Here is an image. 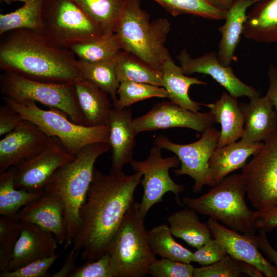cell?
<instances>
[{"label":"cell","mask_w":277,"mask_h":277,"mask_svg":"<svg viewBox=\"0 0 277 277\" xmlns=\"http://www.w3.org/2000/svg\"><path fill=\"white\" fill-rule=\"evenodd\" d=\"M142 177L140 172L127 175L122 170L108 174L94 169L71 251L81 252L86 262L97 260L108 252L134 201V192Z\"/></svg>","instance_id":"6da1fadb"},{"label":"cell","mask_w":277,"mask_h":277,"mask_svg":"<svg viewBox=\"0 0 277 277\" xmlns=\"http://www.w3.org/2000/svg\"><path fill=\"white\" fill-rule=\"evenodd\" d=\"M1 36L0 69L3 72L55 83H74L80 76L73 53L54 45L43 34L17 29Z\"/></svg>","instance_id":"7a4b0ae2"},{"label":"cell","mask_w":277,"mask_h":277,"mask_svg":"<svg viewBox=\"0 0 277 277\" xmlns=\"http://www.w3.org/2000/svg\"><path fill=\"white\" fill-rule=\"evenodd\" d=\"M110 149L107 143H95L83 148L74 159L52 175L44 190L58 196L64 206L66 239L63 250L69 248L81 226L80 212L84 203L94 171V164Z\"/></svg>","instance_id":"3957f363"},{"label":"cell","mask_w":277,"mask_h":277,"mask_svg":"<svg viewBox=\"0 0 277 277\" xmlns=\"http://www.w3.org/2000/svg\"><path fill=\"white\" fill-rule=\"evenodd\" d=\"M170 24L167 18L150 21L140 0H125L114 33L122 50L161 71L171 58L165 45Z\"/></svg>","instance_id":"277c9868"},{"label":"cell","mask_w":277,"mask_h":277,"mask_svg":"<svg viewBox=\"0 0 277 277\" xmlns=\"http://www.w3.org/2000/svg\"><path fill=\"white\" fill-rule=\"evenodd\" d=\"M247 189L241 173L228 175L204 194L195 198L185 197L183 202L197 213L214 219L239 232L254 234L255 211L247 206Z\"/></svg>","instance_id":"5b68a950"},{"label":"cell","mask_w":277,"mask_h":277,"mask_svg":"<svg viewBox=\"0 0 277 277\" xmlns=\"http://www.w3.org/2000/svg\"><path fill=\"white\" fill-rule=\"evenodd\" d=\"M140 212L134 201L127 210L108 250L114 277H144L157 259Z\"/></svg>","instance_id":"8992f818"},{"label":"cell","mask_w":277,"mask_h":277,"mask_svg":"<svg viewBox=\"0 0 277 277\" xmlns=\"http://www.w3.org/2000/svg\"><path fill=\"white\" fill-rule=\"evenodd\" d=\"M3 99L5 103L18 112L23 119L32 122L49 136L58 138L74 156L88 145L101 143L109 144V125H81L70 120L65 113L53 108L44 110L33 101H17L7 97Z\"/></svg>","instance_id":"52a82bcc"},{"label":"cell","mask_w":277,"mask_h":277,"mask_svg":"<svg viewBox=\"0 0 277 277\" xmlns=\"http://www.w3.org/2000/svg\"><path fill=\"white\" fill-rule=\"evenodd\" d=\"M3 97L15 101L39 102L60 110L74 122L86 126L80 108L73 83H55L37 81L18 74L3 72L0 76Z\"/></svg>","instance_id":"ba28073f"},{"label":"cell","mask_w":277,"mask_h":277,"mask_svg":"<svg viewBox=\"0 0 277 277\" xmlns=\"http://www.w3.org/2000/svg\"><path fill=\"white\" fill-rule=\"evenodd\" d=\"M42 34L67 49L106 35L72 0H44Z\"/></svg>","instance_id":"9c48e42d"},{"label":"cell","mask_w":277,"mask_h":277,"mask_svg":"<svg viewBox=\"0 0 277 277\" xmlns=\"http://www.w3.org/2000/svg\"><path fill=\"white\" fill-rule=\"evenodd\" d=\"M220 135V131L212 126L203 132L197 141L187 144L174 143L164 135L154 140V144L162 149L171 151L181 163L180 168L173 170L175 176L187 175L194 180L193 191L200 192L205 186L215 185L211 175L209 162L214 151Z\"/></svg>","instance_id":"30bf717a"},{"label":"cell","mask_w":277,"mask_h":277,"mask_svg":"<svg viewBox=\"0 0 277 277\" xmlns=\"http://www.w3.org/2000/svg\"><path fill=\"white\" fill-rule=\"evenodd\" d=\"M246 195L255 211L277 205V130L263 142L261 150L242 168Z\"/></svg>","instance_id":"8fae6325"},{"label":"cell","mask_w":277,"mask_h":277,"mask_svg":"<svg viewBox=\"0 0 277 277\" xmlns=\"http://www.w3.org/2000/svg\"><path fill=\"white\" fill-rule=\"evenodd\" d=\"M161 150L155 145L146 160H133L130 163L135 172H140L143 175V194L140 203V212L144 219L153 206L163 201L166 193L172 192L180 201L179 194L185 190L182 185L173 181L169 173L171 168L179 166V159L176 155L164 157Z\"/></svg>","instance_id":"7c38bea8"},{"label":"cell","mask_w":277,"mask_h":277,"mask_svg":"<svg viewBox=\"0 0 277 277\" xmlns=\"http://www.w3.org/2000/svg\"><path fill=\"white\" fill-rule=\"evenodd\" d=\"M74 157L58 138L51 137L43 150L14 167L15 187L32 192L44 190L55 172Z\"/></svg>","instance_id":"4fadbf2b"},{"label":"cell","mask_w":277,"mask_h":277,"mask_svg":"<svg viewBox=\"0 0 277 277\" xmlns=\"http://www.w3.org/2000/svg\"><path fill=\"white\" fill-rule=\"evenodd\" d=\"M214 122L210 112L191 111L171 101L157 103L148 112L133 120L136 134L176 127L189 128L203 133Z\"/></svg>","instance_id":"5bb4252c"},{"label":"cell","mask_w":277,"mask_h":277,"mask_svg":"<svg viewBox=\"0 0 277 277\" xmlns=\"http://www.w3.org/2000/svg\"><path fill=\"white\" fill-rule=\"evenodd\" d=\"M50 137L35 124L23 119L0 140V173L40 152Z\"/></svg>","instance_id":"9a60e30c"},{"label":"cell","mask_w":277,"mask_h":277,"mask_svg":"<svg viewBox=\"0 0 277 277\" xmlns=\"http://www.w3.org/2000/svg\"><path fill=\"white\" fill-rule=\"evenodd\" d=\"M177 59L185 74L197 73L208 75L236 98L246 96L250 99L261 96L255 88L239 79L230 66L222 64L215 52H207L192 57L183 50L177 55Z\"/></svg>","instance_id":"2e32d148"},{"label":"cell","mask_w":277,"mask_h":277,"mask_svg":"<svg viewBox=\"0 0 277 277\" xmlns=\"http://www.w3.org/2000/svg\"><path fill=\"white\" fill-rule=\"evenodd\" d=\"M207 223L212 237L222 245L228 254L253 266L265 276L277 277V268L262 255L253 234L239 232L211 218H209Z\"/></svg>","instance_id":"e0dca14e"},{"label":"cell","mask_w":277,"mask_h":277,"mask_svg":"<svg viewBox=\"0 0 277 277\" xmlns=\"http://www.w3.org/2000/svg\"><path fill=\"white\" fill-rule=\"evenodd\" d=\"M23 223L35 224L52 233L58 244H64L66 239L64 206L57 195L44 190L37 199L23 207L17 213Z\"/></svg>","instance_id":"ac0fdd59"},{"label":"cell","mask_w":277,"mask_h":277,"mask_svg":"<svg viewBox=\"0 0 277 277\" xmlns=\"http://www.w3.org/2000/svg\"><path fill=\"white\" fill-rule=\"evenodd\" d=\"M58 244L52 233L35 224L22 222L20 235L5 271L15 270L34 261L55 254Z\"/></svg>","instance_id":"d6986e66"},{"label":"cell","mask_w":277,"mask_h":277,"mask_svg":"<svg viewBox=\"0 0 277 277\" xmlns=\"http://www.w3.org/2000/svg\"><path fill=\"white\" fill-rule=\"evenodd\" d=\"M130 107L118 109L113 107L110 116L109 145L111 151L110 172L122 171L133 160L136 135Z\"/></svg>","instance_id":"ffe728a7"},{"label":"cell","mask_w":277,"mask_h":277,"mask_svg":"<svg viewBox=\"0 0 277 277\" xmlns=\"http://www.w3.org/2000/svg\"><path fill=\"white\" fill-rule=\"evenodd\" d=\"M244 115V132L241 140L248 143L263 142L277 130V111L265 95L240 103Z\"/></svg>","instance_id":"44dd1931"},{"label":"cell","mask_w":277,"mask_h":277,"mask_svg":"<svg viewBox=\"0 0 277 277\" xmlns=\"http://www.w3.org/2000/svg\"><path fill=\"white\" fill-rule=\"evenodd\" d=\"M77 100L86 126L108 125L113 102L101 88L80 76L73 83Z\"/></svg>","instance_id":"7402d4cb"},{"label":"cell","mask_w":277,"mask_h":277,"mask_svg":"<svg viewBox=\"0 0 277 277\" xmlns=\"http://www.w3.org/2000/svg\"><path fill=\"white\" fill-rule=\"evenodd\" d=\"M204 105L209 108L214 122L221 126L217 148L243 137L245 118L237 98L226 91L215 102Z\"/></svg>","instance_id":"603a6c76"},{"label":"cell","mask_w":277,"mask_h":277,"mask_svg":"<svg viewBox=\"0 0 277 277\" xmlns=\"http://www.w3.org/2000/svg\"><path fill=\"white\" fill-rule=\"evenodd\" d=\"M263 143H248L242 140L216 148L209 167L212 180L217 183L231 172L242 169L248 157L258 153Z\"/></svg>","instance_id":"cb8c5ba5"},{"label":"cell","mask_w":277,"mask_h":277,"mask_svg":"<svg viewBox=\"0 0 277 277\" xmlns=\"http://www.w3.org/2000/svg\"><path fill=\"white\" fill-rule=\"evenodd\" d=\"M261 0H237L226 12L225 22L219 27L221 38L217 53L220 62L227 66L234 58L235 49L247 19L248 8Z\"/></svg>","instance_id":"d4e9b609"},{"label":"cell","mask_w":277,"mask_h":277,"mask_svg":"<svg viewBox=\"0 0 277 277\" xmlns=\"http://www.w3.org/2000/svg\"><path fill=\"white\" fill-rule=\"evenodd\" d=\"M247 15L243 35L259 43H277V0H261Z\"/></svg>","instance_id":"484cf974"},{"label":"cell","mask_w":277,"mask_h":277,"mask_svg":"<svg viewBox=\"0 0 277 277\" xmlns=\"http://www.w3.org/2000/svg\"><path fill=\"white\" fill-rule=\"evenodd\" d=\"M161 72L163 87L167 91L170 101L191 111H199L201 109L202 104L190 97L189 89L193 85H206L207 83L188 76L172 58L165 62Z\"/></svg>","instance_id":"4316f807"},{"label":"cell","mask_w":277,"mask_h":277,"mask_svg":"<svg viewBox=\"0 0 277 277\" xmlns=\"http://www.w3.org/2000/svg\"><path fill=\"white\" fill-rule=\"evenodd\" d=\"M193 209L187 208L176 211L168 217L173 236L198 249L212 238L207 223L202 222Z\"/></svg>","instance_id":"83f0119b"},{"label":"cell","mask_w":277,"mask_h":277,"mask_svg":"<svg viewBox=\"0 0 277 277\" xmlns=\"http://www.w3.org/2000/svg\"><path fill=\"white\" fill-rule=\"evenodd\" d=\"M105 35L115 32L125 0H72Z\"/></svg>","instance_id":"f1b7e54d"},{"label":"cell","mask_w":277,"mask_h":277,"mask_svg":"<svg viewBox=\"0 0 277 277\" xmlns=\"http://www.w3.org/2000/svg\"><path fill=\"white\" fill-rule=\"evenodd\" d=\"M113 63L120 83L131 81L163 87L162 72L131 53L121 50L114 58Z\"/></svg>","instance_id":"f546056e"},{"label":"cell","mask_w":277,"mask_h":277,"mask_svg":"<svg viewBox=\"0 0 277 277\" xmlns=\"http://www.w3.org/2000/svg\"><path fill=\"white\" fill-rule=\"evenodd\" d=\"M15 169L11 167L0 173V214L17 216L18 211L25 205L38 197L44 190L37 192L18 189L14 184Z\"/></svg>","instance_id":"4dcf8cb0"},{"label":"cell","mask_w":277,"mask_h":277,"mask_svg":"<svg viewBox=\"0 0 277 277\" xmlns=\"http://www.w3.org/2000/svg\"><path fill=\"white\" fill-rule=\"evenodd\" d=\"M44 0L24 3L13 12L0 14V35L17 29H27L42 34Z\"/></svg>","instance_id":"1f68e13d"},{"label":"cell","mask_w":277,"mask_h":277,"mask_svg":"<svg viewBox=\"0 0 277 277\" xmlns=\"http://www.w3.org/2000/svg\"><path fill=\"white\" fill-rule=\"evenodd\" d=\"M75 66L80 76L107 93L114 105L117 101V91L120 83L116 76L113 60L91 63L76 59Z\"/></svg>","instance_id":"d6a6232c"},{"label":"cell","mask_w":277,"mask_h":277,"mask_svg":"<svg viewBox=\"0 0 277 277\" xmlns=\"http://www.w3.org/2000/svg\"><path fill=\"white\" fill-rule=\"evenodd\" d=\"M151 247L156 255L162 258L190 263L193 252L177 243L168 225L162 224L148 231Z\"/></svg>","instance_id":"836d02e7"},{"label":"cell","mask_w":277,"mask_h":277,"mask_svg":"<svg viewBox=\"0 0 277 277\" xmlns=\"http://www.w3.org/2000/svg\"><path fill=\"white\" fill-rule=\"evenodd\" d=\"M70 50L77 59L91 63L111 61L122 50L114 33L73 46Z\"/></svg>","instance_id":"e575fe53"},{"label":"cell","mask_w":277,"mask_h":277,"mask_svg":"<svg viewBox=\"0 0 277 277\" xmlns=\"http://www.w3.org/2000/svg\"><path fill=\"white\" fill-rule=\"evenodd\" d=\"M243 275L251 277L264 276L253 266L227 254L213 264L194 268L193 277H238Z\"/></svg>","instance_id":"d590c367"},{"label":"cell","mask_w":277,"mask_h":277,"mask_svg":"<svg viewBox=\"0 0 277 277\" xmlns=\"http://www.w3.org/2000/svg\"><path fill=\"white\" fill-rule=\"evenodd\" d=\"M117 96V101L113 107L122 109L150 98H168V93L163 87L144 83L125 81L120 83Z\"/></svg>","instance_id":"8d00e7d4"},{"label":"cell","mask_w":277,"mask_h":277,"mask_svg":"<svg viewBox=\"0 0 277 277\" xmlns=\"http://www.w3.org/2000/svg\"><path fill=\"white\" fill-rule=\"evenodd\" d=\"M174 16L190 14L211 20L225 19L226 12L212 6L207 0H153Z\"/></svg>","instance_id":"74e56055"},{"label":"cell","mask_w":277,"mask_h":277,"mask_svg":"<svg viewBox=\"0 0 277 277\" xmlns=\"http://www.w3.org/2000/svg\"><path fill=\"white\" fill-rule=\"evenodd\" d=\"M22 226L17 216L0 217V273L5 272L10 263Z\"/></svg>","instance_id":"f35d334b"},{"label":"cell","mask_w":277,"mask_h":277,"mask_svg":"<svg viewBox=\"0 0 277 277\" xmlns=\"http://www.w3.org/2000/svg\"><path fill=\"white\" fill-rule=\"evenodd\" d=\"M194 268L190 263L156 259L149 268V274L153 277H193Z\"/></svg>","instance_id":"ab89813d"},{"label":"cell","mask_w":277,"mask_h":277,"mask_svg":"<svg viewBox=\"0 0 277 277\" xmlns=\"http://www.w3.org/2000/svg\"><path fill=\"white\" fill-rule=\"evenodd\" d=\"M69 277H114L110 257L106 253L99 259L75 267Z\"/></svg>","instance_id":"60d3db41"},{"label":"cell","mask_w":277,"mask_h":277,"mask_svg":"<svg viewBox=\"0 0 277 277\" xmlns=\"http://www.w3.org/2000/svg\"><path fill=\"white\" fill-rule=\"evenodd\" d=\"M61 253L31 262L12 271L0 273V277H44L60 255Z\"/></svg>","instance_id":"b9f144b4"},{"label":"cell","mask_w":277,"mask_h":277,"mask_svg":"<svg viewBox=\"0 0 277 277\" xmlns=\"http://www.w3.org/2000/svg\"><path fill=\"white\" fill-rule=\"evenodd\" d=\"M227 254L222 245L212 237L193 252L192 262L202 266L209 265L219 261Z\"/></svg>","instance_id":"7bdbcfd3"},{"label":"cell","mask_w":277,"mask_h":277,"mask_svg":"<svg viewBox=\"0 0 277 277\" xmlns=\"http://www.w3.org/2000/svg\"><path fill=\"white\" fill-rule=\"evenodd\" d=\"M22 120L20 114L12 107L6 103L1 105L0 135L4 136L11 132Z\"/></svg>","instance_id":"ee69618b"},{"label":"cell","mask_w":277,"mask_h":277,"mask_svg":"<svg viewBox=\"0 0 277 277\" xmlns=\"http://www.w3.org/2000/svg\"><path fill=\"white\" fill-rule=\"evenodd\" d=\"M255 226L256 229L270 231L277 227V205L263 211L255 210Z\"/></svg>","instance_id":"f6af8a7d"},{"label":"cell","mask_w":277,"mask_h":277,"mask_svg":"<svg viewBox=\"0 0 277 277\" xmlns=\"http://www.w3.org/2000/svg\"><path fill=\"white\" fill-rule=\"evenodd\" d=\"M266 231L260 230L258 234H253V239L257 246L275 264L277 268V250L270 243L266 234Z\"/></svg>","instance_id":"bcb514c9"},{"label":"cell","mask_w":277,"mask_h":277,"mask_svg":"<svg viewBox=\"0 0 277 277\" xmlns=\"http://www.w3.org/2000/svg\"><path fill=\"white\" fill-rule=\"evenodd\" d=\"M267 75L269 87L266 95L277 111V68L273 64L269 67Z\"/></svg>","instance_id":"7dc6e473"},{"label":"cell","mask_w":277,"mask_h":277,"mask_svg":"<svg viewBox=\"0 0 277 277\" xmlns=\"http://www.w3.org/2000/svg\"><path fill=\"white\" fill-rule=\"evenodd\" d=\"M80 253L79 251L73 252L70 251L67 255L63 266L58 271L53 274L51 276H69V274L75 267V262Z\"/></svg>","instance_id":"c3c4849f"},{"label":"cell","mask_w":277,"mask_h":277,"mask_svg":"<svg viewBox=\"0 0 277 277\" xmlns=\"http://www.w3.org/2000/svg\"><path fill=\"white\" fill-rule=\"evenodd\" d=\"M215 8L226 12L237 0H207Z\"/></svg>","instance_id":"681fc988"},{"label":"cell","mask_w":277,"mask_h":277,"mask_svg":"<svg viewBox=\"0 0 277 277\" xmlns=\"http://www.w3.org/2000/svg\"><path fill=\"white\" fill-rule=\"evenodd\" d=\"M1 1L7 4L10 5V4H12L13 3L19 2V0H1Z\"/></svg>","instance_id":"f907efd6"},{"label":"cell","mask_w":277,"mask_h":277,"mask_svg":"<svg viewBox=\"0 0 277 277\" xmlns=\"http://www.w3.org/2000/svg\"><path fill=\"white\" fill-rule=\"evenodd\" d=\"M33 1V0H19V2L25 3V2H29V1Z\"/></svg>","instance_id":"816d5d0a"}]
</instances>
